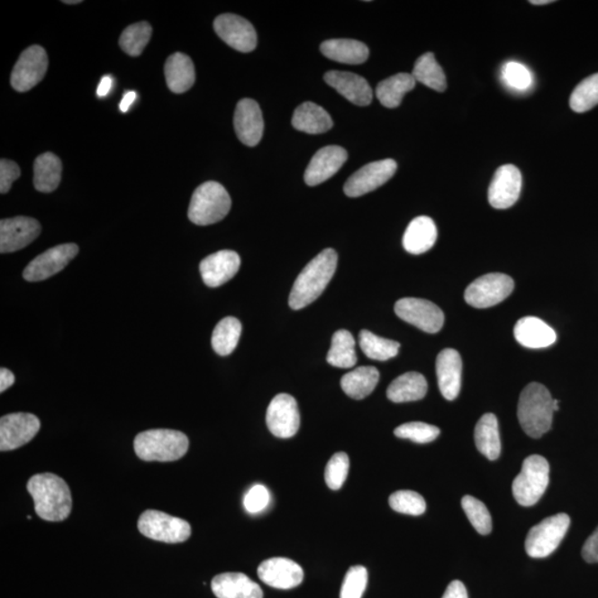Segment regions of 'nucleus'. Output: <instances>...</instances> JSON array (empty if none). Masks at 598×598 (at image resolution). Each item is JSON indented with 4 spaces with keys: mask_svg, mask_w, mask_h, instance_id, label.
<instances>
[{
    "mask_svg": "<svg viewBox=\"0 0 598 598\" xmlns=\"http://www.w3.org/2000/svg\"><path fill=\"white\" fill-rule=\"evenodd\" d=\"M41 421L35 414L9 413L0 419V451L16 450L27 445L41 430Z\"/></svg>",
    "mask_w": 598,
    "mask_h": 598,
    "instance_id": "obj_11",
    "label": "nucleus"
},
{
    "mask_svg": "<svg viewBox=\"0 0 598 598\" xmlns=\"http://www.w3.org/2000/svg\"><path fill=\"white\" fill-rule=\"evenodd\" d=\"M339 255L336 250L327 249L311 260L298 275L294 283L288 304L293 310H302L311 305L324 293L328 284L334 277Z\"/></svg>",
    "mask_w": 598,
    "mask_h": 598,
    "instance_id": "obj_2",
    "label": "nucleus"
},
{
    "mask_svg": "<svg viewBox=\"0 0 598 598\" xmlns=\"http://www.w3.org/2000/svg\"><path fill=\"white\" fill-rule=\"evenodd\" d=\"M324 79L351 104L365 107L373 101V90L361 76L346 71H328Z\"/></svg>",
    "mask_w": 598,
    "mask_h": 598,
    "instance_id": "obj_23",
    "label": "nucleus"
},
{
    "mask_svg": "<svg viewBox=\"0 0 598 598\" xmlns=\"http://www.w3.org/2000/svg\"><path fill=\"white\" fill-rule=\"evenodd\" d=\"M152 36V27L147 22L133 23L124 29L119 45L125 54L138 57L142 54Z\"/></svg>",
    "mask_w": 598,
    "mask_h": 598,
    "instance_id": "obj_40",
    "label": "nucleus"
},
{
    "mask_svg": "<svg viewBox=\"0 0 598 598\" xmlns=\"http://www.w3.org/2000/svg\"><path fill=\"white\" fill-rule=\"evenodd\" d=\"M269 501H271V495H269L268 490L262 485H257L246 494L244 508L249 513L257 514L267 508Z\"/></svg>",
    "mask_w": 598,
    "mask_h": 598,
    "instance_id": "obj_48",
    "label": "nucleus"
},
{
    "mask_svg": "<svg viewBox=\"0 0 598 598\" xmlns=\"http://www.w3.org/2000/svg\"><path fill=\"white\" fill-rule=\"evenodd\" d=\"M582 556L587 563H598V527L587 539L582 549Z\"/></svg>",
    "mask_w": 598,
    "mask_h": 598,
    "instance_id": "obj_50",
    "label": "nucleus"
},
{
    "mask_svg": "<svg viewBox=\"0 0 598 598\" xmlns=\"http://www.w3.org/2000/svg\"><path fill=\"white\" fill-rule=\"evenodd\" d=\"M462 509L477 533L488 535L492 530V519L489 510L480 500L471 495L463 496Z\"/></svg>",
    "mask_w": 598,
    "mask_h": 598,
    "instance_id": "obj_42",
    "label": "nucleus"
},
{
    "mask_svg": "<svg viewBox=\"0 0 598 598\" xmlns=\"http://www.w3.org/2000/svg\"><path fill=\"white\" fill-rule=\"evenodd\" d=\"M532 5H548L553 3L552 0H532V2H530Z\"/></svg>",
    "mask_w": 598,
    "mask_h": 598,
    "instance_id": "obj_55",
    "label": "nucleus"
},
{
    "mask_svg": "<svg viewBox=\"0 0 598 598\" xmlns=\"http://www.w3.org/2000/svg\"><path fill=\"white\" fill-rule=\"evenodd\" d=\"M389 505L395 512L414 515V517L423 514L427 509L422 495L409 490L394 492L390 495Z\"/></svg>",
    "mask_w": 598,
    "mask_h": 598,
    "instance_id": "obj_43",
    "label": "nucleus"
},
{
    "mask_svg": "<svg viewBox=\"0 0 598 598\" xmlns=\"http://www.w3.org/2000/svg\"><path fill=\"white\" fill-rule=\"evenodd\" d=\"M189 438L170 429H152L134 439V451L147 462H172L180 460L189 450Z\"/></svg>",
    "mask_w": 598,
    "mask_h": 598,
    "instance_id": "obj_4",
    "label": "nucleus"
},
{
    "mask_svg": "<svg viewBox=\"0 0 598 598\" xmlns=\"http://www.w3.org/2000/svg\"><path fill=\"white\" fill-rule=\"evenodd\" d=\"M14 384V375L7 368L0 369V393H5Z\"/></svg>",
    "mask_w": 598,
    "mask_h": 598,
    "instance_id": "obj_52",
    "label": "nucleus"
},
{
    "mask_svg": "<svg viewBox=\"0 0 598 598\" xmlns=\"http://www.w3.org/2000/svg\"><path fill=\"white\" fill-rule=\"evenodd\" d=\"M367 584V568L360 566L350 567L342 582L340 598H361Z\"/></svg>",
    "mask_w": 598,
    "mask_h": 598,
    "instance_id": "obj_46",
    "label": "nucleus"
},
{
    "mask_svg": "<svg viewBox=\"0 0 598 598\" xmlns=\"http://www.w3.org/2000/svg\"><path fill=\"white\" fill-rule=\"evenodd\" d=\"M413 78L417 82L429 86L438 93H443L447 89V78L441 66L438 64L435 55L427 52L416 61L414 65Z\"/></svg>",
    "mask_w": 598,
    "mask_h": 598,
    "instance_id": "obj_38",
    "label": "nucleus"
},
{
    "mask_svg": "<svg viewBox=\"0 0 598 598\" xmlns=\"http://www.w3.org/2000/svg\"><path fill=\"white\" fill-rule=\"evenodd\" d=\"M549 484V465L542 456L527 458L512 484L514 499L522 506L537 504Z\"/></svg>",
    "mask_w": 598,
    "mask_h": 598,
    "instance_id": "obj_6",
    "label": "nucleus"
},
{
    "mask_svg": "<svg viewBox=\"0 0 598 598\" xmlns=\"http://www.w3.org/2000/svg\"><path fill=\"white\" fill-rule=\"evenodd\" d=\"M442 598H469L465 584L460 581H453L448 585Z\"/></svg>",
    "mask_w": 598,
    "mask_h": 598,
    "instance_id": "obj_51",
    "label": "nucleus"
},
{
    "mask_svg": "<svg viewBox=\"0 0 598 598\" xmlns=\"http://www.w3.org/2000/svg\"><path fill=\"white\" fill-rule=\"evenodd\" d=\"M514 282L509 275L491 273L472 282L466 289V302L475 308L498 305L513 292Z\"/></svg>",
    "mask_w": 598,
    "mask_h": 598,
    "instance_id": "obj_9",
    "label": "nucleus"
},
{
    "mask_svg": "<svg viewBox=\"0 0 598 598\" xmlns=\"http://www.w3.org/2000/svg\"><path fill=\"white\" fill-rule=\"evenodd\" d=\"M64 3L67 4V5H77V4H80L81 2H80V0H71V2H70V0H65Z\"/></svg>",
    "mask_w": 598,
    "mask_h": 598,
    "instance_id": "obj_56",
    "label": "nucleus"
},
{
    "mask_svg": "<svg viewBox=\"0 0 598 598\" xmlns=\"http://www.w3.org/2000/svg\"><path fill=\"white\" fill-rule=\"evenodd\" d=\"M321 51L328 59L349 65L364 64L369 57L368 47L354 40L326 41L322 43Z\"/></svg>",
    "mask_w": 598,
    "mask_h": 598,
    "instance_id": "obj_30",
    "label": "nucleus"
},
{
    "mask_svg": "<svg viewBox=\"0 0 598 598\" xmlns=\"http://www.w3.org/2000/svg\"><path fill=\"white\" fill-rule=\"evenodd\" d=\"M360 349L368 358L385 361L394 358L399 353L398 341L383 339L376 336L369 331H361L359 334Z\"/></svg>",
    "mask_w": 598,
    "mask_h": 598,
    "instance_id": "obj_39",
    "label": "nucleus"
},
{
    "mask_svg": "<svg viewBox=\"0 0 598 598\" xmlns=\"http://www.w3.org/2000/svg\"><path fill=\"white\" fill-rule=\"evenodd\" d=\"M554 399L545 385L532 383L521 393L518 418L528 436L541 438L552 427Z\"/></svg>",
    "mask_w": 598,
    "mask_h": 598,
    "instance_id": "obj_3",
    "label": "nucleus"
},
{
    "mask_svg": "<svg viewBox=\"0 0 598 598\" xmlns=\"http://www.w3.org/2000/svg\"><path fill=\"white\" fill-rule=\"evenodd\" d=\"M514 337L520 345L527 349H547L557 341L556 331L539 318L528 316L521 318L514 327Z\"/></svg>",
    "mask_w": 598,
    "mask_h": 598,
    "instance_id": "obj_26",
    "label": "nucleus"
},
{
    "mask_svg": "<svg viewBox=\"0 0 598 598\" xmlns=\"http://www.w3.org/2000/svg\"><path fill=\"white\" fill-rule=\"evenodd\" d=\"M29 494L35 503L38 517L50 522H61L69 518L72 496L68 485L54 474H40L27 484Z\"/></svg>",
    "mask_w": 598,
    "mask_h": 598,
    "instance_id": "obj_1",
    "label": "nucleus"
},
{
    "mask_svg": "<svg viewBox=\"0 0 598 598\" xmlns=\"http://www.w3.org/2000/svg\"><path fill=\"white\" fill-rule=\"evenodd\" d=\"M395 171L397 162L393 159L366 164L347 180L344 186L345 195L349 197L367 195L388 182Z\"/></svg>",
    "mask_w": 598,
    "mask_h": 598,
    "instance_id": "obj_14",
    "label": "nucleus"
},
{
    "mask_svg": "<svg viewBox=\"0 0 598 598\" xmlns=\"http://www.w3.org/2000/svg\"><path fill=\"white\" fill-rule=\"evenodd\" d=\"M240 334H242V324L235 317H225L214 328L212 334V347L216 354L228 356L238 347Z\"/></svg>",
    "mask_w": 598,
    "mask_h": 598,
    "instance_id": "obj_37",
    "label": "nucleus"
},
{
    "mask_svg": "<svg viewBox=\"0 0 598 598\" xmlns=\"http://www.w3.org/2000/svg\"><path fill=\"white\" fill-rule=\"evenodd\" d=\"M571 519L566 513L553 515L530 530L525 539V551L533 558H544L556 551L570 528Z\"/></svg>",
    "mask_w": 598,
    "mask_h": 598,
    "instance_id": "obj_8",
    "label": "nucleus"
},
{
    "mask_svg": "<svg viewBox=\"0 0 598 598\" xmlns=\"http://www.w3.org/2000/svg\"><path fill=\"white\" fill-rule=\"evenodd\" d=\"M439 389L447 400H455L460 394L462 360L456 349H443L437 357Z\"/></svg>",
    "mask_w": 598,
    "mask_h": 598,
    "instance_id": "obj_24",
    "label": "nucleus"
},
{
    "mask_svg": "<svg viewBox=\"0 0 598 598\" xmlns=\"http://www.w3.org/2000/svg\"><path fill=\"white\" fill-rule=\"evenodd\" d=\"M231 196L218 182L209 181L193 193L189 206V219L200 226L218 223L229 214Z\"/></svg>",
    "mask_w": 598,
    "mask_h": 598,
    "instance_id": "obj_5",
    "label": "nucleus"
},
{
    "mask_svg": "<svg viewBox=\"0 0 598 598\" xmlns=\"http://www.w3.org/2000/svg\"><path fill=\"white\" fill-rule=\"evenodd\" d=\"M394 436L416 443H429L440 436V429L424 422H408L395 428Z\"/></svg>",
    "mask_w": 598,
    "mask_h": 598,
    "instance_id": "obj_44",
    "label": "nucleus"
},
{
    "mask_svg": "<svg viewBox=\"0 0 598 598\" xmlns=\"http://www.w3.org/2000/svg\"><path fill=\"white\" fill-rule=\"evenodd\" d=\"M598 104V74L587 77L574 89L570 99L573 111L586 113Z\"/></svg>",
    "mask_w": 598,
    "mask_h": 598,
    "instance_id": "obj_41",
    "label": "nucleus"
},
{
    "mask_svg": "<svg viewBox=\"0 0 598 598\" xmlns=\"http://www.w3.org/2000/svg\"><path fill=\"white\" fill-rule=\"evenodd\" d=\"M427 392L428 383L421 374L407 373L390 384L387 397L395 403L417 402L424 398Z\"/></svg>",
    "mask_w": 598,
    "mask_h": 598,
    "instance_id": "obj_31",
    "label": "nucleus"
},
{
    "mask_svg": "<svg viewBox=\"0 0 598 598\" xmlns=\"http://www.w3.org/2000/svg\"><path fill=\"white\" fill-rule=\"evenodd\" d=\"M168 89L175 94H185L195 82V65L189 56L176 52L168 58L164 66Z\"/></svg>",
    "mask_w": 598,
    "mask_h": 598,
    "instance_id": "obj_28",
    "label": "nucleus"
},
{
    "mask_svg": "<svg viewBox=\"0 0 598 598\" xmlns=\"http://www.w3.org/2000/svg\"><path fill=\"white\" fill-rule=\"evenodd\" d=\"M212 592L218 598H263V590L243 573H223L211 583Z\"/></svg>",
    "mask_w": 598,
    "mask_h": 598,
    "instance_id": "obj_25",
    "label": "nucleus"
},
{
    "mask_svg": "<svg viewBox=\"0 0 598 598\" xmlns=\"http://www.w3.org/2000/svg\"><path fill=\"white\" fill-rule=\"evenodd\" d=\"M438 231L435 222L428 216H418L410 222L404 231L403 244L410 254L419 255L428 252L436 244Z\"/></svg>",
    "mask_w": 598,
    "mask_h": 598,
    "instance_id": "obj_27",
    "label": "nucleus"
},
{
    "mask_svg": "<svg viewBox=\"0 0 598 598\" xmlns=\"http://www.w3.org/2000/svg\"><path fill=\"white\" fill-rule=\"evenodd\" d=\"M21 175V168H19L17 163L7 160V159H2V161H0V192H2V195H6L11 190L13 183Z\"/></svg>",
    "mask_w": 598,
    "mask_h": 598,
    "instance_id": "obj_49",
    "label": "nucleus"
},
{
    "mask_svg": "<svg viewBox=\"0 0 598 598\" xmlns=\"http://www.w3.org/2000/svg\"><path fill=\"white\" fill-rule=\"evenodd\" d=\"M349 159V153L339 146H328L313 157L305 172L307 186H315L334 177Z\"/></svg>",
    "mask_w": 598,
    "mask_h": 598,
    "instance_id": "obj_22",
    "label": "nucleus"
},
{
    "mask_svg": "<svg viewBox=\"0 0 598 598\" xmlns=\"http://www.w3.org/2000/svg\"><path fill=\"white\" fill-rule=\"evenodd\" d=\"M380 374L377 368L364 366L342 376L341 389L349 397L361 400L374 392L379 383Z\"/></svg>",
    "mask_w": 598,
    "mask_h": 598,
    "instance_id": "obj_34",
    "label": "nucleus"
},
{
    "mask_svg": "<svg viewBox=\"0 0 598 598\" xmlns=\"http://www.w3.org/2000/svg\"><path fill=\"white\" fill-rule=\"evenodd\" d=\"M140 533L154 541L177 544L187 541L192 534L187 521L157 510H147L138 521Z\"/></svg>",
    "mask_w": 598,
    "mask_h": 598,
    "instance_id": "obj_7",
    "label": "nucleus"
},
{
    "mask_svg": "<svg viewBox=\"0 0 598 598\" xmlns=\"http://www.w3.org/2000/svg\"><path fill=\"white\" fill-rule=\"evenodd\" d=\"M417 81L410 74H398L381 81L376 89L380 104L385 108H397L403 96L416 86Z\"/></svg>",
    "mask_w": 598,
    "mask_h": 598,
    "instance_id": "obj_35",
    "label": "nucleus"
},
{
    "mask_svg": "<svg viewBox=\"0 0 598 598\" xmlns=\"http://www.w3.org/2000/svg\"><path fill=\"white\" fill-rule=\"evenodd\" d=\"M475 440L482 455L491 461L498 459L501 455V439L498 419L494 413H485L477 421Z\"/></svg>",
    "mask_w": 598,
    "mask_h": 598,
    "instance_id": "obj_33",
    "label": "nucleus"
},
{
    "mask_svg": "<svg viewBox=\"0 0 598 598\" xmlns=\"http://www.w3.org/2000/svg\"><path fill=\"white\" fill-rule=\"evenodd\" d=\"M394 312L403 321L409 322L429 334L440 331L445 324V313L436 304L427 299L407 297L399 299Z\"/></svg>",
    "mask_w": 598,
    "mask_h": 598,
    "instance_id": "obj_10",
    "label": "nucleus"
},
{
    "mask_svg": "<svg viewBox=\"0 0 598 598\" xmlns=\"http://www.w3.org/2000/svg\"><path fill=\"white\" fill-rule=\"evenodd\" d=\"M214 31L235 50L250 52L257 48L258 35L252 23L238 14H221L215 19Z\"/></svg>",
    "mask_w": 598,
    "mask_h": 598,
    "instance_id": "obj_16",
    "label": "nucleus"
},
{
    "mask_svg": "<svg viewBox=\"0 0 598 598\" xmlns=\"http://www.w3.org/2000/svg\"><path fill=\"white\" fill-rule=\"evenodd\" d=\"M503 80L506 85L515 90H527L532 85V74L527 67L517 61H509L503 67Z\"/></svg>",
    "mask_w": 598,
    "mask_h": 598,
    "instance_id": "obj_47",
    "label": "nucleus"
},
{
    "mask_svg": "<svg viewBox=\"0 0 598 598\" xmlns=\"http://www.w3.org/2000/svg\"><path fill=\"white\" fill-rule=\"evenodd\" d=\"M78 253V245L74 243L57 245L33 258L23 269V277L27 282L45 281L61 272Z\"/></svg>",
    "mask_w": 598,
    "mask_h": 598,
    "instance_id": "obj_12",
    "label": "nucleus"
},
{
    "mask_svg": "<svg viewBox=\"0 0 598 598\" xmlns=\"http://www.w3.org/2000/svg\"><path fill=\"white\" fill-rule=\"evenodd\" d=\"M62 164L54 153L47 152L33 163V186L42 193L54 192L60 185Z\"/></svg>",
    "mask_w": 598,
    "mask_h": 598,
    "instance_id": "obj_32",
    "label": "nucleus"
},
{
    "mask_svg": "<svg viewBox=\"0 0 598 598\" xmlns=\"http://www.w3.org/2000/svg\"><path fill=\"white\" fill-rule=\"evenodd\" d=\"M48 56L41 46L27 48L14 65L11 84L18 93H26L36 86L46 76Z\"/></svg>",
    "mask_w": 598,
    "mask_h": 598,
    "instance_id": "obj_13",
    "label": "nucleus"
},
{
    "mask_svg": "<svg viewBox=\"0 0 598 598\" xmlns=\"http://www.w3.org/2000/svg\"><path fill=\"white\" fill-rule=\"evenodd\" d=\"M327 363L336 368L354 367L357 363L355 340L349 331H336L331 340V347L327 355Z\"/></svg>",
    "mask_w": 598,
    "mask_h": 598,
    "instance_id": "obj_36",
    "label": "nucleus"
},
{
    "mask_svg": "<svg viewBox=\"0 0 598 598\" xmlns=\"http://www.w3.org/2000/svg\"><path fill=\"white\" fill-rule=\"evenodd\" d=\"M267 423L275 437L288 439L295 436L301 426L295 398L287 394H277L267 408Z\"/></svg>",
    "mask_w": 598,
    "mask_h": 598,
    "instance_id": "obj_15",
    "label": "nucleus"
},
{
    "mask_svg": "<svg viewBox=\"0 0 598 598\" xmlns=\"http://www.w3.org/2000/svg\"><path fill=\"white\" fill-rule=\"evenodd\" d=\"M234 128L240 141L248 147H255L260 141L264 132L262 110L257 101L242 99L236 105Z\"/></svg>",
    "mask_w": 598,
    "mask_h": 598,
    "instance_id": "obj_20",
    "label": "nucleus"
},
{
    "mask_svg": "<svg viewBox=\"0 0 598 598\" xmlns=\"http://www.w3.org/2000/svg\"><path fill=\"white\" fill-rule=\"evenodd\" d=\"M113 80L110 76L104 77V78L100 81L98 90H96V95H98L100 98L107 95L110 93L111 88H113Z\"/></svg>",
    "mask_w": 598,
    "mask_h": 598,
    "instance_id": "obj_53",
    "label": "nucleus"
},
{
    "mask_svg": "<svg viewBox=\"0 0 598 598\" xmlns=\"http://www.w3.org/2000/svg\"><path fill=\"white\" fill-rule=\"evenodd\" d=\"M522 190V175L513 164H505L494 173L489 187V202L498 210L509 209L517 204Z\"/></svg>",
    "mask_w": 598,
    "mask_h": 598,
    "instance_id": "obj_18",
    "label": "nucleus"
},
{
    "mask_svg": "<svg viewBox=\"0 0 598 598\" xmlns=\"http://www.w3.org/2000/svg\"><path fill=\"white\" fill-rule=\"evenodd\" d=\"M136 99L137 94L134 93V91H129V93L124 95L122 104H120V110H122V113H127V111L131 108V105Z\"/></svg>",
    "mask_w": 598,
    "mask_h": 598,
    "instance_id": "obj_54",
    "label": "nucleus"
},
{
    "mask_svg": "<svg viewBox=\"0 0 598 598\" xmlns=\"http://www.w3.org/2000/svg\"><path fill=\"white\" fill-rule=\"evenodd\" d=\"M349 457L345 452H339L328 461L325 470V481L328 488L340 490L344 485L349 472Z\"/></svg>",
    "mask_w": 598,
    "mask_h": 598,
    "instance_id": "obj_45",
    "label": "nucleus"
},
{
    "mask_svg": "<svg viewBox=\"0 0 598 598\" xmlns=\"http://www.w3.org/2000/svg\"><path fill=\"white\" fill-rule=\"evenodd\" d=\"M292 124L298 131L321 134L330 131L334 122L324 108L307 101L296 108L293 114Z\"/></svg>",
    "mask_w": 598,
    "mask_h": 598,
    "instance_id": "obj_29",
    "label": "nucleus"
},
{
    "mask_svg": "<svg viewBox=\"0 0 598 598\" xmlns=\"http://www.w3.org/2000/svg\"><path fill=\"white\" fill-rule=\"evenodd\" d=\"M240 258L234 250H220L205 258L200 264L201 276L205 285L215 288L224 285L238 274Z\"/></svg>",
    "mask_w": 598,
    "mask_h": 598,
    "instance_id": "obj_21",
    "label": "nucleus"
},
{
    "mask_svg": "<svg viewBox=\"0 0 598 598\" xmlns=\"http://www.w3.org/2000/svg\"><path fill=\"white\" fill-rule=\"evenodd\" d=\"M40 222L28 216L0 221V253H13L25 249L41 235Z\"/></svg>",
    "mask_w": 598,
    "mask_h": 598,
    "instance_id": "obj_17",
    "label": "nucleus"
},
{
    "mask_svg": "<svg viewBox=\"0 0 598 598\" xmlns=\"http://www.w3.org/2000/svg\"><path fill=\"white\" fill-rule=\"evenodd\" d=\"M259 580L278 590H291L302 584L304 571L296 562L286 557L267 559L258 566Z\"/></svg>",
    "mask_w": 598,
    "mask_h": 598,
    "instance_id": "obj_19",
    "label": "nucleus"
}]
</instances>
